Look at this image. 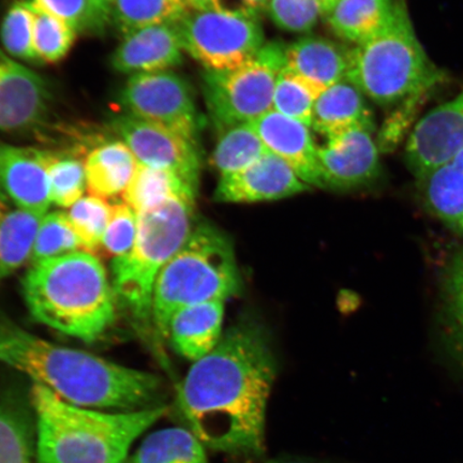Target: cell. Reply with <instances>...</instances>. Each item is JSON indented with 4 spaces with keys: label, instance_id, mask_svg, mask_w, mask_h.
Returning a JSON list of instances; mask_svg holds the SVG:
<instances>
[{
    "label": "cell",
    "instance_id": "6da1fadb",
    "mask_svg": "<svg viewBox=\"0 0 463 463\" xmlns=\"http://www.w3.org/2000/svg\"><path fill=\"white\" fill-rule=\"evenodd\" d=\"M276 373L264 329L251 321L240 322L191 366L178 386L179 412L206 449L260 459Z\"/></svg>",
    "mask_w": 463,
    "mask_h": 463
},
{
    "label": "cell",
    "instance_id": "7a4b0ae2",
    "mask_svg": "<svg viewBox=\"0 0 463 463\" xmlns=\"http://www.w3.org/2000/svg\"><path fill=\"white\" fill-rule=\"evenodd\" d=\"M0 362L77 407L133 412L165 404L158 375L50 343L4 317Z\"/></svg>",
    "mask_w": 463,
    "mask_h": 463
},
{
    "label": "cell",
    "instance_id": "3957f363",
    "mask_svg": "<svg viewBox=\"0 0 463 463\" xmlns=\"http://www.w3.org/2000/svg\"><path fill=\"white\" fill-rule=\"evenodd\" d=\"M37 463H121L137 438L169 412L166 404L133 412L77 407L43 385L29 392Z\"/></svg>",
    "mask_w": 463,
    "mask_h": 463
},
{
    "label": "cell",
    "instance_id": "277c9868",
    "mask_svg": "<svg viewBox=\"0 0 463 463\" xmlns=\"http://www.w3.org/2000/svg\"><path fill=\"white\" fill-rule=\"evenodd\" d=\"M22 288L34 320L86 343L100 339L118 317L112 281L100 259L90 251L32 265Z\"/></svg>",
    "mask_w": 463,
    "mask_h": 463
},
{
    "label": "cell",
    "instance_id": "5b68a950",
    "mask_svg": "<svg viewBox=\"0 0 463 463\" xmlns=\"http://www.w3.org/2000/svg\"><path fill=\"white\" fill-rule=\"evenodd\" d=\"M445 78L422 48L402 0L383 31L353 46L346 77L379 106L410 109Z\"/></svg>",
    "mask_w": 463,
    "mask_h": 463
},
{
    "label": "cell",
    "instance_id": "8992f818",
    "mask_svg": "<svg viewBox=\"0 0 463 463\" xmlns=\"http://www.w3.org/2000/svg\"><path fill=\"white\" fill-rule=\"evenodd\" d=\"M241 277L229 237L211 223L194 224L184 246L156 281L153 329L158 343L177 311L213 300H227L241 292Z\"/></svg>",
    "mask_w": 463,
    "mask_h": 463
},
{
    "label": "cell",
    "instance_id": "52a82bcc",
    "mask_svg": "<svg viewBox=\"0 0 463 463\" xmlns=\"http://www.w3.org/2000/svg\"><path fill=\"white\" fill-rule=\"evenodd\" d=\"M194 206L195 200L173 198L137 213L135 244L112 260L111 281L118 305L142 332L153 329L156 281L193 231Z\"/></svg>",
    "mask_w": 463,
    "mask_h": 463
},
{
    "label": "cell",
    "instance_id": "ba28073f",
    "mask_svg": "<svg viewBox=\"0 0 463 463\" xmlns=\"http://www.w3.org/2000/svg\"><path fill=\"white\" fill-rule=\"evenodd\" d=\"M286 45L269 43L252 60L227 71H206L203 90L219 130L252 124L273 109L278 77L286 67Z\"/></svg>",
    "mask_w": 463,
    "mask_h": 463
},
{
    "label": "cell",
    "instance_id": "9c48e42d",
    "mask_svg": "<svg viewBox=\"0 0 463 463\" xmlns=\"http://www.w3.org/2000/svg\"><path fill=\"white\" fill-rule=\"evenodd\" d=\"M176 28L184 51L206 71H232L252 60L265 44L258 19L210 9L189 10Z\"/></svg>",
    "mask_w": 463,
    "mask_h": 463
},
{
    "label": "cell",
    "instance_id": "30bf717a",
    "mask_svg": "<svg viewBox=\"0 0 463 463\" xmlns=\"http://www.w3.org/2000/svg\"><path fill=\"white\" fill-rule=\"evenodd\" d=\"M119 103L126 114L165 126L198 143L203 120L189 83L178 74L132 75L120 91Z\"/></svg>",
    "mask_w": 463,
    "mask_h": 463
},
{
    "label": "cell",
    "instance_id": "8fae6325",
    "mask_svg": "<svg viewBox=\"0 0 463 463\" xmlns=\"http://www.w3.org/2000/svg\"><path fill=\"white\" fill-rule=\"evenodd\" d=\"M111 126L138 164L176 174L198 191L201 173L198 143L165 126L130 114L113 118Z\"/></svg>",
    "mask_w": 463,
    "mask_h": 463
},
{
    "label": "cell",
    "instance_id": "7c38bea8",
    "mask_svg": "<svg viewBox=\"0 0 463 463\" xmlns=\"http://www.w3.org/2000/svg\"><path fill=\"white\" fill-rule=\"evenodd\" d=\"M373 127L358 126L327 138L317 147L323 189L351 191L369 187L381 174Z\"/></svg>",
    "mask_w": 463,
    "mask_h": 463
},
{
    "label": "cell",
    "instance_id": "4fadbf2b",
    "mask_svg": "<svg viewBox=\"0 0 463 463\" xmlns=\"http://www.w3.org/2000/svg\"><path fill=\"white\" fill-rule=\"evenodd\" d=\"M52 94L39 74L0 50V130L37 133L48 125Z\"/></svg>",
    "mask_w": 463,
    "mask_h": 463
},
{
    "label": "cell",
    "instance_id": "5bb4252c",
    "mask_svg": "<svg viewBox=\"0 0 463 463\" xmlns=\"http://www.w3.org/2000/svg\"><path fill=\"white\" fill-rule=\"evenodd\" d=\"M463 149V91L431 109L415 125L405 162L419 182Z\"/></svg>",
    "mask_w": 463,
    "mask_h": 463
},
{
    "label": "cell",
    "instance_id": "9a60e30c",
    "mask_svg": "<svg viewBox=\"0 0 463 463\" xmlns=\"http://www.w3.org/2000/svg\"><path fill=\"white\" fill-rule=\"evenodd\" d=\"M309 187L287 162L268 152L246 169L220 177L215 200L222 203L276 201L302 194Z\"/></svg>",
    "mask_w": 463,
    "mask_h": 463
},
{
    "label": "cell",
    "instance_id": "2e32d148",
    "mask_svg": "<svg viewBox=\"0 0 463 463\" xmlns=\"http://www.w3.org/2000/svg\"><path fill=\"white\" fill-rule=\"evenodd\" d=\"M44 154L0 141V186L17 208L40 217L52 204Z\"/></svg>",
    "mask_w": 463,
    "mask_h": 463
},
{
    "label": "cell",
    "instance_id": "e0dca14e",
    "mask_svg": "<svg viewBox=\"0 0 463 463\" xmlns=\"http://www.w3.org/2000/svg\"><path fill=\"white\" fill-rule=\"evenodd\" d=\"M252 125L269 153L287 162L308 186L322 188L317 147L310 127L275 109Z\"/></svg>",
    "mask_w": 463,
    "mask_h": 463
},
{
    "label": "cell",
    "instance_id": "ac0fdd59",
    "mask_svg": "<svg viewBox=\"0 0 463 463\" xmlns=\"http://www.w3.org/2000/svg\"><path fill=\"white\" fill-rule=\"evenodd\" d=\"M176 25H156L124 34L112 55L116 71L126 74L169 71L183 62Z\"/></svg>",
    "mask_w": 463,
    "mask_h": 463
},
{
    "label": "cell",
    "instance_id": "d6986e66",
    "mask_svg": "<svg viewBox=\"0 0 463 463\" xmlns=\"http://www.w3.org/2000/svg\"><path fill=\"white\" fill-rule=\"evenodd\" d=\"M349 46L323 37L308 36L286 48V67L323 92L346 79Z\"/></svg>",
    "mask_w": 463,
    "mask_h": 463
},
{
    "label": "cell",
    "instance_id": "ffe728a7",
    "mask_svg": "<svg viewBox=\"0 0 463 463\" xmlns=\"http://www.w3.org/2000/svg\"><path fill=\"white\" fill-rule=\"evenodd\" d=\"M223 315L222 300L186 307L172 317L166 340L177 354L194 363L199 361L222 339Z\"/></svg>",
    "mask_w": 463,
    "mask_h": 463
},
{
    "label": "cell",
    "instance_id": "44dd1931",
    "mask_svg": "<svg viewBox=\"0 0 463 463\" xmlns=\"http://www.w3.org/2000/svg\"><path fill=\"white\" fill-rule=\"evenodd\" d=\"M358 126L373 127L366 96L345 79L328 87L315 103L311 128L326 138L341 135Z\"/></svg>",
    "mask_w": 463,
    "mask_h": 463
},
{
    "label": "cell",
    "instance_id": "7402d4cb",
    "mask_svg": "<svg viewBox=\"0 0 463 463\" xmlns=\"http://www.w3.org/2000/svg\"><path fill=\"white\" fill-rule=\"evenodd\" d=\"M401 0H339L326 16L335 36L360 45L390 24Z\"/></svg>",
    "mask_w": 463,
    "mask_h": 463
},
{
    "label": "cell",
    "instance_id": "603a6c76",
    "mask_svg": "<svg viewBox=\"0 0 463 463\" xmlns=\"http://www.w3.org/2000/svg\"><path fill=\"white\" fill-rule=\"evenodd\" d=\"M138 162L121 140L104 142L87 153V189L90 194L108 199L124 194Z\"/></svg>",
    "mask_w": 463,
    "mask_h": 463
},
{
    "label": "cell",
    "instance_id": "cb8c5ba5",
    "mask_svg": "<svg viewBox=\"0 0 463 463\" xmlns=\"http://www.w3.org/2000/svg\"><path fill=\"white\" fill-rule=\"evenodd\" d=\"M419 183L428 210L463 236V149Z\"/></svg>",
    "mask_w": 463,
    "mask_h": 463
},
{
    "label": "cell",
    "instance_id": "d4e9b609",
    "mask_svg": "<svg viewBox=\"0 0 463 463\" xmlns=\"http://www.w3.org/2000/svg\"><path fill=\"white\" fill-rule=\"evenodd\" d=\"M439 326L450 360L463 373V249L448 260L441 276Z\"/></svg>",
    "mask_w": 463,
    "mask_h": 463
},
{
    "label": "cell",
    "instance_id": "484cf974",
    "mask_svg": "<svg viewBox=\"0 0 463 463\" xmlns=\"http://www.w3.org/2000/svg\"><path fill=\"white\" fill-rule=\"evenodd\" d=\"M198 191L170 171L138 164L123 194L137 213L173 198L195 200Z\"/></svg>",
    "mask_w": 463,
    "mask_h": 463
},
{
    "label": "cell",
    "instance_id": "4316f807",
    "mask_svg": "<svg viewBox=\"0 0 463 463\" xmlns=\"http://www.w3.org/2000/svg\"><path fill=\"white\" fill-rule=\"evenodd\" d=\"M128 459L130 463H208L204 445L183 427L149 433Z\"/></svg>",
    "mask_w": 463,
    "mask_h": 463
},
{
    "label": "cell",
    "instance_id": "83f0119b",
    "mask_svg": "<svg viewBox=\"0 0 463 463\" xmlns=\"http://www.w3.org/2000/svg\"><path fill=\"white\" fill-rule=\"evenodd\" d=\"M43 217L10 210L0 220V282L31 262L34 241Z\"/></svg>",
    "mask_w": 463,
    "mask_h": 463
},
{
    "label": "cell",
    "instance_id": "f1b7e54d",
    "mask_svg": "<svg viewBox=\"0 0 463 463\" xmlns=\"http://www.w3.org/2000/svg\"><path fill=\"white\" fill-rule=\"evenodd\" d=\"M0 463H37L33 409L11 401L0 402Z\"/></svg>",
    "mask_w": 463,
    "mask_h": 463
},
{
    "label": "cell",
    "instance_id": "f546056e",
    "mask_svg": "<svg viewBox=\"0 0 463 463\" xmlns=\"http://www.w3.org/2000/svg\"><path fill=\"white\" fill-rule=\"evenodd\" d=\"M189 10L184 0H113L109 24L123 34L149 26L175 25Z\"/></svg>",
    "mask_w": 463,
    "mask_h": 463
},
{
    "label": "cell",
    "instance_id": "4dcf8cb0",
    "mask_svg": "<svg viewBox=\"0 0 463 463\" xmlns=\"http://www.w3.org/2000/svg\"><path fill=\"white\" fill-rule=\"evenodd\" d=\"M84 154L86 152L82 147L45 149L44 161L52 204L69 208L83 198L87 188Z\"/></svg>",
    "mask_w": 463,
    "mask_h": 463
},
{
    "label": "cell",
    "instance_id": "1f68e13d",
    "mask_svg": "<svg viewBox=\"0 0 463 463\" xmlns=\"http://www.w3.org/2000/svg\"><path fill=\"white\" fill-rule=\"evenodd\" d=\"M252 124H241L220 130L212 165L220 175H230L246 169L268 153Z\"/></svg>",
    "mask_w": 463,
    "mask_h": 463
},
{
    "label": "cell",
    "instance_id": "d6a6232c",
    "mask_svg": "<svg viewBox=\"0 0 463 463\" xmlns=\"http://www.w3.org/2000/svg\"><path fill=\"white\" fill-rule=\"evenodd\" d=\"M32 4V3H31ZM33 7V48L37 62L55 63L71 52L78 33L68 23Z\"/></svg>",
    "mask_w": 463,
    "mask_h": 463
},
{
    "label": "cell",
    "instance_id": "836d02e7",
    "mask_svg": "<svg viewBox=\"0 0 463 463\" xmlns=\"http://www.w3.org/2000/svg\"><path fill=\"white\" fill-rule=\"evenodd\" d=\"M80 250L87 251L69 222L66 212L48 213L40 223L31 264Z\"/></svg>",
    "mask_w": 463,
    "mask_h": 463
},
{
    "label": "cell",
    "instance_id": "e575fe53",
    "mask_svg": "<svg viewBox=\"0 0 463 463\" xmlns=\"http://www.w3.org/2000/svg\"><path fill=\"white\" fill-rule=\"evenodd\" d=\"M321 94L315 86L285 67L277 80L273 109L311 127L315 103Z\"/></svg>",
    "mask_w": 463,
    "mask_h": 463
},
{
    "label": "cell",
    "instance_id": "d590c367",
    "mask_svg": "<svg viewBox=\"0 0 463 463\" xmlns=\"http://www.w3.org/2000/svg\"><path fill=\"white\" fill-rule=\"evenodd\" d=\"M112 205L106 199L94 194L83 196L66 212L75 233L82 241L87 251H99Z\"/></svg>",
    "mask_w": 463,
    "mask_h": 463
},
{
    "label": "cell",
    "instance_id": "8d00e7d4",
    "mask_svg": "<svg viewBox=\"0 0 463 463\" xmlns=\"http://www.w3.org/2000/svg\"><path fill=\"white\" fill-rule=\"evenodd\" d=\"M34 8L45 11L72 26L77 33H101L109 17L95 0H32Z\"/></svg>",
    "mask_w": 463,
    "mask_h": 463
},
{
    "label": "cell",
    "instance_id": "74e56055",
    "mask_svg": "<svg viewBox=\"0 0 463 463\" xmlns=\"http://www.w3.org/2000/svg\"><path fill=\"white\" fill-rule=\"evenodd\" d=\"M33 13L31 2H16L5 15L0 37L10 55L37 62L33 48Z\"/></svg>",
    "mask_w": 463,
    "mask_h": 463
},
{
    "label": "cell",
    "instance_id": "f35d334b",
    "mask_svg": "<svg viewBox=\"0 0 463 463\" xmlns=\"http://www.w3.org/2000/svg\"><path fill=\"white\" fill-rule=\"evenodd\" d=\"M137 233V215L125 202L112 205L99 251L115 259L130 251Z\"/></svg>",
    "mask_w": 463,
    "mask_h": 463
},
{
    "label": "cell",
    "instance_id": "ab89813d",
    "mask_svg": "<svg viewBox=\"0 0 463 463\" xmlns=\"http://www.w3.org/2000/svg\"><path fill=\"white\" fill-rule=\"evenodd\" d=\"M269 15L283 31L308 33L324 17L320 0H269Z\"/></svg>",
    "mask_w": 463,
    "mask_h": 463
},
{
    "label": "cell",
    "instance_id": "60d3db41",
    "mask_svg": "<svg viewBox=\"0 0 463 463\" xmlns=\"http://www.w3.org/2000/svg\"><path fill=\"white\" fill-rule=\"evenodd\" d=\"M269 4V0H212V8L219 13L259 20Z\"/></svg>",
    "mask_w": 463,
    "mask_h": 463
},
{
    "label": "cell",
    "instance_id": "b9f144b4",
    "mask_svg": "<svg viewBox=\"0 0 463 463\" xmlns=\"http://www.w3.org/2000/svg\"><path fill=\"white\" fill-rule=\"evenodd\" d=\"M191 10H203L212 8V0H184Z\"/></svg>",
    "mask_w": 463,
    "mask_h": 463
},
{
    "label": "cell",
    "instance_id": "7bdbcfd3",
    "mask_svg": "<svg viewBox=\"0 0 463 463\" xmlns=\"http://www.w3.org/2000/svg\"><path fill=\"white\" fill-rule=\"evenodd\" d=\"M8 195L5 194L2 186H0V220L10 211Z\"/></svg>",
    "mask_w": 463,
    "mask_h": 463
},
{
    "label": "cell",
    "instance_id": "ee69618b",
    "mask_svg": "<svg viewBox=\"0 0 463 463\" xmlns=\"http://www.w3.org/2000/svg\"><path fill=\"white\" fill-rule=\"evenodd\" d=\"M339 0H320L323 8L324 17H326L328 14L329 11H331L335 7V5L337 4Z\"/></svg>",
    "mask_w": 463,
    "mask_h": 463
},
{
    "label": "cell",
    "instance_id": "f6af8a7d",
    "mask_svg": "<svg viewBox=\"0 0 463 463\" xmlns=\"http://www.w3.org/2000/svg\"><path fill=\"white\" fill-rule=\"evenodd\" d=\"M113 0H95V3L99 5L101 9L107 11L109 14V5H111Z\"/></svg>",
    "mask_w": 463,
    "mask_h": 463
},
{
    "label": "cell",
    "instance_id": "bcb514c9",
    "mask_svg": "<svg viewBox=\"0 0 463 463\" xmlns=\"http://www.w3.org/2000/svg\"><path fill=\"white\" fill-rule=\"evenodd\" d=\"M266 463H312V462L300 460V459H274V460H269Z\"/></svg>",
    "mask_w": 463,
    "mask_h": 463
},
{
    "label": "cell",
    "instance_id": "7dc6e473",
    "mask_svg": "<svg viewBox=\"0 0 463 463\" xmlns=\"http://www.w3.org/2000/svg\"><path fill=\"white\" fill-rule=\"evenodd\" d=\"M128 458H129V457H128ZM121 463H130V461H129V459H127V460H125L124 462H121Z\"/></svg>",
    "mask_w": 463,
    "mask_h": 463
}]
</instances>
